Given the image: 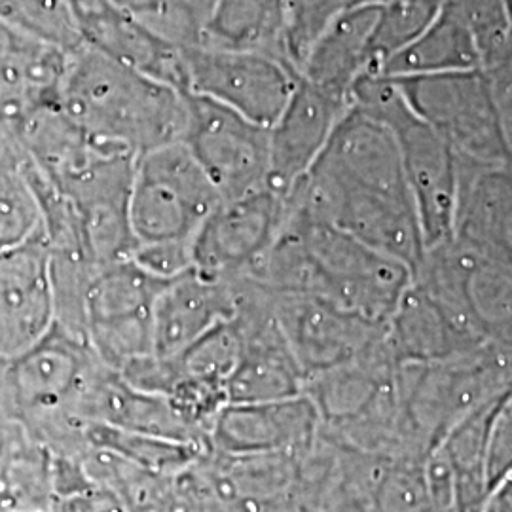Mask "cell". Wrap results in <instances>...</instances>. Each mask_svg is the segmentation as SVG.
<instances>
[{"label":"cell","mask_w":512,"mask_h":512,"mask_svg":"<svg viewBox=\"0 0 512 512\" xmlns=\"http://www.w3.org/2000/svg\"><path fill=\"white\" fill-rule=\"evenodd\" d=\"M165 283L129 258L93 275L86 294V338L101 365L120 372L154 355L152 308Z\"/></svg>","instance_id":"9"},{"label":"cell","mask_w":512,"mask_h":512,"mask_svg":"<svg viewBox=\"0 0 512 512\" xmlns=\"http://www.w3.org/2000/svg\"><path fill=\"white\" fill-rule=\"evenodd\" d=\"M349 8V0H285L287 50L300 73L315 42Z\"/></svg>","instance_id":"34"},{"label":"cell","mask_w":512,"mask_h":512,"mask_svg":"<svg viewBox=\"0 0 512 512\" xmlns=\"http://www.w3.org/2000/svg\"><path fill=\"white\" fill-rule=\"evenodd\" d=\"M482 512H512V469L488 492Z\"/></svg>","instance_id":"39"},{"label":"cell","mask_w":512,"mask_h":512,"mask_svg":"<svg viewBox=\"0 0 512 512\" xmlns=\"http://www.w3.org/2000/svg\"><path fill=\"white\" fill-rule=\"evenodd\" d=\"M82 46L188 92L184 50L154 35L114 0H67Z\"/></svg>","instance_id":"15"},{"label":"cell","mask_w":512,"mask_h":512,"mask_svg":"<svg viewBox=\"0 0 512 512\" xmlns=\"http://www.w3.org/2000/svg\"><path fill=\"white\" fill-rule=\"evenodd\" d=\"M349 109L346 97L300 78L291 101L270 128L268 188L285 198L310 173Z\"/></svg>","instance_id":"16"},{"label":"cell","mask_w":512,"mask_h":512,"mask_svg":"<svg viewBox=\"0 0 512 512\" xmlns=\"http://www.w3.org/2000/svg\"><path fill=\"white\" fill-rule=\"evenodd\" d=\"M6 395L14 418L38 440L54 444L73 429L71 412L90 384L99 359L92 348L63 330H50L38 344L4 363Z\"/></svg>","instance_id":"8"},{"label":"cell","mask_w":512,"mask_h":512,"mask_svg":"<svg viewBox=\"0 0 512 512\" xmlns=\"http://www.w3.org/2000/svg\"><path fill=\"white\" fill-rule=\"evenodd\" d=\"M387 0H349V8L353 6H382Z\"/></svg>","instance_id":"41"},{"label":"cell","mask_w":512,"mask_h":512,"mask_svg":"<svg viewBox=\"0 0 512 512\" xmlns=\"http://www.w3.org/2000/svg\"><path fill=\"white\" fill-rule=\"evenodd\" d=\"M484 69L473 38L440 12L420 37L387 59L376 74L385 78H414Z\"/></svg>","instance_id":"25"},{"label":"cell","mask_w":512,"mask_h":512,"mask_svg":"<svg viewBox=\"0 0 512 512\" xmlns=\"http://www.w3.org/2000/svg\"><path fill=\"white\" fill-rule=\"evenodd\" d=\"M351 107L393 131L420 220L425 251L452 238L458 192V158L454 150L408 107L391 78L365 74L351 92Z\"/></svg>","instance_id":"2"},{"label":"cell","mask_w":512,"mask_h":512,"mask_svg":"<svg viewBox=\"0 0 512 512\" xmlns=\"http://www.w3.org/2000/svg\"><path fill=\"white\" fill-rule=\"evenodd\" d=\"M490 76L494 80L495 95H497V103L503 118V129H505L512 167V73L501 71V73H490Z\"/></svg>","instance_id":"38"},{"label":"cell","mask_w":512,"mask_h":512,"mask_svg":"<svg viewBox=\"0 0 512 512\" xmlns=\"http://www.w3.org/2000/svg\"><path fill=\"white\" fill-rule=\"evenodd\" d=\"M473 342L512 357V272L454 238L429 247L412 274Z\"/></svg>","instance_id":"3"},{"label":"cell","mask_w":512,"mask_h":512,"mask_svg":"<svg viewBox=\"0 0 512 512\" xmlns=\"http://www.w3.org/2000/svg\"><path fill=\"white\" fill-rule=\"evenodd\" d=\"M183 143L202 165L220 200H236L268 188L270 129L194 93H186Z\"/></svg>","instance_id":"10"},{"label":"cell","mask_w":512,"mask_h":512,"mask_svg":"<svg viewBox=\"0 0 512 512\" xmlns=\"http://www.w3.org/2000/svg\"><path fill=\"white\" fill-rule=\"evenodd\" d=\"M236 319V304L220 279L196 268L167 281L152 308L154 355L173 361L220 323Z\"/></svg>","instance_id":"19"},{"label":"cell","mask_w":512,"mask_h":512,"mask_svg":"<svg viewBox=\"0 0 512 512\" xmlns=\"http://www.w3.org/2000/svg\"><path fill=\"white\" fill-rule=\"evenodd\" d=\"M243 346L245 336L241 323L238 325L236 319L220 323L219 327L194 342L183 355L173 359L177 384L198 385L226 397V385L238 368Z\"/></svg>","instance_id":"27"},{"label":"cell","mask_w":512,"mask_h":512,"mask_svg":"<svg viewBox=\"0 0 512 512\" xmlns=\"http://www.w3.org/2000/svg\"><path fill=\"white\" fill-rule=\"evenodd\" d=\"M44 512H52V511H44Z\"/></svg>","instance_id":"44"},{"label":"cell","mask_w":512,"mask_h":512,"mask_svg":"<svg viewBox=\"0 0 512 512\" xmlns=\"http://www.w3.org/2000/svg\"><path fill=\"white\" fill-rule=\"evenodd\" d=\"M501 71L512 73V31L511 35H509V40H507L503 57H501V63H499V67L495 69L494 73H501Z\"/></svg>","instance_id":"40"},{"label":"cell","mask_w":512,"mask_h":512,"mask_svg":"<svg viewBox=\"0 0 512 512\" xmlns=\"http://www.w3.org/2000/svg\"><path fill=\"white\" fill-rule=\"evenodd\" d=\"M52 512H129V505L114 490L88 484L76 492L57 497Z\"/></svg>","instance_id":"37"},{"label":"cell","mask_w":512,"mask_h":512,"mask_svg":"<svg viewBox=\"0 0 512 512\" xmlns=\"http://www.w3.org/2000/svg\"><path fill=\"white\" fill-rule=\"evenodd\" d=\"M88 427V439L97 450L124 459L150 475L177 473L200 454V444L192 442L154 437L101 423H92Z\"/></svg>","instance_id":"26"},{"label":"cell","mask_w":512,"mask_h":512,"mask_svg":"<svg viewBox=\"0 0 512 512\" xmlns=\"http://www.w3.org/2000/svg\"><path fill=\"white\" fill-rule=\"evenodd\" d=\"M372 511L439 512L425 475V459L387 461Z\"/></svg>","instance_id":"33"},{"label":"cell","mask_w":512,"mask_h":512,"mask_svg":"<svg viewBox=\"0 0 512 512\" xmlns=\"http://www.w3.org/2000/svg\"><path fill=\"white\" fill-rule=\"evenodd\" d=\"M274 311L306 378L357 359L384 336L385 325L311 296L275 294Z\"/></svg>","instance_id":"14"},{"label":"cell","mask_w":512,"mask_h":512,"mask_svg":"<svg viewBox=\"0 0 512 512\" xmlns=\"http://www.w3.org/2000/svg\"><path fill=\"white\" fill-rule=\"evenodd\" d=\"M55 105L95 139L141 156L183 141L186 93L82 46L69 54Z\"/></svg>","instance_id":"1"},{"label":"cell","mask_w":512,"mask_h":512,"mask_svg":"<svg viewBox=\"0 0 512 512\" xmlns=\"http://www.w3.org/2000/svg\"><path fill=\"white\" fill-rule=\"evenodd\" d=\"M245 346L230 382L228 404L275 403L304 395L306 374L294 359L275 311L253 332L243 329Z\"/></svg>","instance_id":"20"},{"label":"cell","mask_w":512,"mask_h":512,"mask_svg":"<svg viewBox=\"0 0 512 512\" xmlns=\"http://www.w3.org/2000/svg\"><path fill=\"white\" fill-rule=\"evenodd\" d=\"M4 21L27 37L37 38L65 54L82 48V38L67 0H12Z\"/></svg>","instance_id":"32"},{"label":"cell","mask_w":512,"mask_h":512,"mask_svg":"<svg viewBox=\"0 0 512 512\" xmlns=\"http://www.w3.org/2000/svg\"><path fill=\"white\" fill-rule=\"evenodd\" d=\"M442 14L454 19L473 38L482 67L494 73L501 63L512 19L503 0H442Z\"/></svg>","instance_id":"31"},{"label":"cell","mask_w":512,"mask_h":512,"mask_svg":"<svg viewBox=\"0 0 512 512\" xmlns=\"http://www.w3.org/2000/svg\"><path fill=\"white\" fill-rule=\"evenodd\" d=\"M512 469V391L495 414L490 450H488V486Z\"/></svg>","instance_id":"36"},{"label":"cell","mask_w":512,"mask_h":512,"mask_svg":"<svg viewBox=\"0 0 512 512\" xmlns=\"http://www.w3.org/2000/svg\"><path fill=\"white\" fill-rule=\"evenodd\" d=\"M285 215V198L270 188L220 202L194 241L196 270L213 279L251 270L279 238Z\"/></svg>","instance_id":"13"},{"label":"cell","mask_w":512,"mask_h":512,"mask_svg":"<svg viewBox=\"0 0 512 512\" xmlns=\"http://www.w3.org/2000/svg\"><path fill=\"white\" fill-rule=\"evenodd\" d=\"M380 6H353L321 35L306 57L300 78L351 101L355 84L372 69V35Z\"/></svg>","instance_id":"22"},{"label":"cell","mask_w":512,"mask_h":512,"mask_svg":"<svg viewBox=\"0 0 512 512\" xmlns=\"http://www.w3.org/2000/svg\"><path fill=\"white\" fill-rule=\"evenodd\" d=\"M385 342L397 365H429L484 348L452 323L412 279L385 323Z\"/></svg>","instance_id":"21"},{"label":"cell","mask_w":512,"mask_h":512,"mask_svg":"<svg viewBox=\"0 0 512 512\" xmlns=\"http://www.w3.org/2000/svg\"><path fill=\"white\" fill-rule=\"evenodd\" d=\"M452 238L512 272L511 165L458 158Z\"/></svg>","instance_id":"17"},{"label":"cell","mask_w":512,"mask_h":512,"mask_svg":"<svg viewBox=\"0 0 512 512\" xmlns=\"http://www.w3.org/2000/svg\"><path fill=\"white\" fill-rule=\"evenodd\" d=\"M220 194L183 141L137 156L129 188L135 245L196 241Z\"/></svg>","instance_id":"5"},{"label":"cell","mask_w":512,"mask_h":512,"mask_svg":"<svg viewBox=\"0 0 512 512\" xmlns=\"http://www.w3.org/2000/svg\"><path fill=\"white\" fill-rule=\"evenodd\" d=\"M128 258L160 281H171L196 268L194 241L141 243L133 247Z\"/></svg>","instance_id":"35"},{"label":"cell","mask_w":512,"mask_h":512,"mask_svg":"<svg viewBox=\"0 0 512 512\" xmlns=\"http://www.w3.org/2000/svg\"><path fill=\"white\" fill-rule=\"evenodd\" d=\"M404 101L454 154L484 165H511L503 118L488 71L391 78Z\"/></svg>","instance_id":"7"},{"label":"cell","mask_w":512,"mask_h":512,"mask_svg":"<svg viewBox=\"0 0 512 512\" xmlns=\"http://www.w3.org/2000/svg\"><path fill=\"white\" fill-rule=\"evenodd\" d=\"M200 44L270 55L293 65L287 50L285 0H217Z\"/></svg>","instance_id":"24"},{"label":"cell","mask_w":512,"mask_h":512,"mask_svg":"<svg viewBox=\"0 0 512 512\" xmlns=\"http://www.w3.org/2000/svg\"><path fill=\"white\" fill-rule=\"evenodd\" d=\"M54 454L14 416H0V512L52 511Z\"/></svg>","instance_id":"23"},{"label":"cell","mask_w":512,"mask_h":512,"mask_svg":"<svg viewBox=\"0 0 512 512\" xmlns=\"http://www.w3.org/2000/svg\"><path fill=\"white\" fill-rule=\"evenodd\" d=\"M442 0H387L378 10L370 57L376 74L387 59L399 54L439 18Z\"/></svg>","instance_id":"30"},{"label":"cell","mask_w":512,"mask_h":512,"mask_svg":"<svg viewBox=\"0 0 512 512\" xmlns=\"http://www.w3.org/2000/svg\"><path fill=\"white\" fill-rule=\"evenodd\" d=\"M54 325L50 247L40 230L0 251V363L33 348Z\"/></svg>","instance_id":"12"},{"label":"cell","mask_w":512,"mask_h":512,"mask_svg":"<svg viewBox=\"0 0 512 512\" xmlns=\"http://www.w3.org/2000/svg\"><path fill=\"white\" fill-rule=\"evenodd\" d=\"M505 2V6H507V12H509V16L512 19V0H503Z\"/></svg>","instance_id":"42"},{"label":"cell","mask_w":512,"mask_h":512,"mask_svg":"<svg viewBox=\"0 0 512 512\" xmlns=\"http://www.w3.org/2000/svg\"><path fill=\"white\" fill-rule=\"evenodd\" d=\"M23 152L0 160V251L16 247L42 230V211L23 171Z\"/></svg>","instance_id":"29"},{"label":"cell","mask_w":512,"mask_h":512,"mask_svg":"<svg viewBox=\"0 0 512 512\" xmlns=\"http://www.w3.org/2000/svg\"><path fill=\"white\" fill-rule=\"evenodd\" d=\"M302 238L317 270V296L340 310L385 325L412 283V270L346 232L319 222L287 219Z\"/></svg>","instance_id":"6"},{"label":"cell","mask_w":512,"mask_h":512,"mask_svg":"<svg viewBox=\"0 0 512 512\" xmlns=\"http://www.w3.org/2000/svg\"><path fill=\"white\" fill-rule=\"evenodd\" d=\"M154 35L186 50L198 46L217 0H114Z\"/></svg>","instance_id":"28"},{"label":"cell","mask_w":512,"mask_h":512,"mask_svg":"<svg viewBox=\"0 0 512 512\" xmlns=\"http://www.w3.org/2000/svg\"><path fill=\"white\" fill-rule=\"evenodd\" d=\"M323 421L306 395L275 403L226 404L211 425V439L230 458L302 452Z\"/></svg>","instance_id":"18"},{"label":"cell","mask_w":512,"mask_h":512,"mask_svg":"<svg viewBox=\"0 0 512 512\" xmlns=\"http://www.w3.org/2000/svg\"><path fill=\"white\" fill-rule=\"evenodd\" d=\"M454 512H461V511H454ZM471 512H482V511H471Z\"/></svg>","instance_id":"43"},{"label":"cell","mask_w":512,"mask_h":512,"mask_svg":"<svg viewBox=\"0 0 512 512\" xmlns=\"http://www.w3.org/2000/svg\"><path fill=\"white\" fill-rule=\"evenodd\" d=\"M188 92L272 128L300 82L293 65L270 55L192 46L184 50Z\"/></svg>","instance_id":"11"},{"label":"cell","mask_w":512,"mask_h":512,"mask_svg":"<svg viewBox=\"0 0 512 512\" xmlns=\"http://www.w3.org/2000/svg\"><path fill=\"white\" fill-rule=\"evenodd\" d=\"M395 391L423 444L433 452L469 414L512 391V357L478 348L429 365H399Z\"/></svg>","instance_id":"4"}]
</instances>
